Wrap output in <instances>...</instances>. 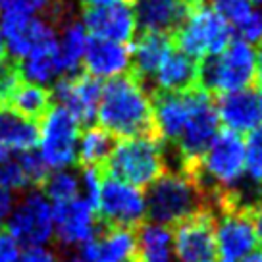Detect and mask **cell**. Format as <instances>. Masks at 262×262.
<instances>
[{
    "label": "cell",
    "instance_id": "obj_5",
    "mask_svg": "<svg viewBox=\"0 0 262 262\" xmlns=\"http://www.w3.org/2000/svg\"><path fill=\"white\" fill-rule=\"evenodd\" d=\"M254 62L256 50L253 45L241 39L231 41L220 54L201 62L199 83L212 97L249 89L254 81Z\"/></svg>",
    "mask_w": 262,
    "mask_h": 262
},
{
    "label": "cell",
    "instance_id": "obj_23",
    "mask_svg": "<svg viewBox=\"0 0 262 262\" xmlns=\"http://www.w3.org/2000/svg\"><path fill=\"white\" fill-rule=\"evenodd\" d=\"M50 106H52L50 91L45 89L42 85L29 83L24 79L14 91V95L10 97L6 108L14 110L16 114L24 116L31 122H41L50 110Z\"/></svg>",
    "mask_w": 262,
    "mask_h": 262
},
{
    "label": "cell",
    "instance_id": "obj_28",
    "mask_svg": "<svg viewBox=\"0 0 262 262\" xmlns=\"http://www.w3.org/2000/svg\"><path fill=\"white\" fill-rule=\"evenodd\" d=\"M254 2L256 0H210V6L233 27L253 14Z\"/></svg>",
    "mask_w": 262,
    "mask_h": 262
},
{
    "label": "cell",
    "instance_id": "obj_44",
    "mask_svg": "<svg viewBox=\"0 0 262 262\" xmlns=\"http://www.w3.org/2000/svg\"><path fill=\"white\" fill-rule=\"evenodd\" d=\"M189 4H199V2H203V0H187Z\"/></svg>",
    "mask_w": 262,
    "mask_h": 262
},
{
    "label": "cell",
    "instance_id": "obj_20",
    "mask_svg": "<svg viewBox=\"0 0 262 262\" xmlns=\"http://www.w3.org/2000/svg\"><path fill=\"white\" fill-rule=\"evenodd\" d=\"M137 262H180L173 253L172 231L158 224H141L137 228Z\"/></svg>",
    "mask_w": 262,
    "mask_h": 262
},
{
    "label": "cell",
    "instance_id": "obj_8",
    "mask_svg": "<svg viewBox=\"0 0 262 262\" xmlns=\"http://www.w3.org/2000/svg\"><path fill=\"white\" fill-rule=\"evenodd\" d=\"M0 33L16 60L31 56L45 49L58 47L56 25L47 17L21 16V14H0Z\"/></svg>",
    "mask_w": 262,
    "mask_h": 262
},
{
    "label": "cell",
    "instance_id": "obj_36",
    "mask_svg": "<svg viewBox=\"0 0 262 262\" xmlns=\"http://www.w3.org/2000/svg\"><path fill=\"white\" fill-rule=\"evenodd\" d=\"M251 214H253L254 231H256V239L262 243V201H256L251 206Z\"/></svg>",
    "mask_w": 262,
    "mask_h": 262
},
{
    "label": "cell",
    "instance_id": "obj_17",
    "mask_svg": "<svg viewBox=\"0 0 262 262\" xmlns=\"http://www.w3.org/2000/svg\"><path fill=\"white\" fill-rule=\"evenodd\" d=\"M214 106L218 112V120L231 131L251 133L260 125L258 95L251 89L218 95L214 98Z\"/></svg>",
    "mask_w": 262,
    "mask_h": 262
},
{
    "label": "cell",
    "instance_id": "obj_7",
    "mask_svg": "<svg viewBox=\"0 0 262 262\" xmlns=\"http://www.w3.org/2000/svg\"><path fill=\"white\" fill-rule=\"evenodd\" d=\"M98 222L116 228H139L147 218L145 193L102 172L98 191Z\"/></svg>",
    "mask_w": 262,
    "mask_h": 262
},
{
    "label": "cell",
    "instance_id": "obj_42",
    "mask_svg": "<svg viewBox=\"0 0 262 262\" xmlns=\"http://www.w3.org/2000/svg\"><path fill=\"white\" fill-rule=\"evenodd\" d=\"M6 158H8V150H6V147L0 143V162H4Z\"/></svg>",
    "mask_w": 262,
    "mask_h": 262
},
{
    "label": "cell",
    "instance_id": "obj_10",
    "mask_svg": "<svg viewBox=\"0 0 262 262\" xmlns=\"http://www.w3.org/2000/svg\"><path fill=\"white\" fill-rule=\"evenodd\" d=\"M172 243L180 262H216L212 210H203L176 224Z\"/></svg>",
    "mask_w": 262,
    "mask_h": 262
},
{
    "label": "cell",
    "instance_id": "obj_2",
    "mask_svg": "<svg viewBox=\"0 0 262 262\" xmlns=\"http://www.w3.org/2000/svg\"><path fill=\"white\" fill-rule=\"evenodd\" d=\"M145 208L150 224L172 228L203 210H210V196L195 176L168 170L148 185Z\"/></svg>",
    "mask_w": 262,
    "mask_h": 262
},
{
    "label": "cell",
    "instance_id": "obj_12",
    "mask_svg": "<svg viewBox=\"0 0 262 262\" xmlns=\"http://www.w3.org/2000/svg\"><path fill=\"white\" fill-rule=\"evenodd\" d=\"M102 85L87 74L64 75L54 81L50 98L58 106H64L79 123L91 125L97 118Z\"/></svg>",
    "mask_w": 262,
    "mask_h": 262
},
{
    "label": "cell",
    "instance_id": "obj_37",
    "mask_svg": "<svg viewBox=\"0 0 262 262\" xmlns=\"http://www.w3.org/2000/svg\"><path fill=\"white\" fill-rule=\"evenodd\" d=\"M10 208H12V195H10L6 189L0 187V226H2L4 218L8 216Z\"/></svg>",
    "mask_w": 262,
    "mask_h": 262
},
{
    "label": "cell",
    "instance_id": "obj_35",
    "mask_svg": "<svg viewBox=\"0 0 262 262\" xmlns=\"http://www.w3.org/2000/svg\"><path fill=\"white\" fill-rule=\"evenodd\" d=\"M17 262H56L54 258V254L47 251V249H41V247H29L27 251H25Z\"/></svg>",
    "mask_w": 262,
    "mask_h": 262
},
{
    "label": "cell",
    "instance_id": "obj_25",
    "mask_svg": "<svg viewBox=\"0 0 262 262\" xmlns=\"http://www.w3.org/2000/svg\"><path fill=\"white\" fill-rule=\"evenodd\" d=\"M19 68H21V75L25 81L37 83L42 87L49 83H54L64 74L62 66H60V58H58V47L39 50L31 56L24 58Z\"/></svg>",
    "mask_w": 262,
    "mask_h": 262
},
{
    "label": "cell",
    "instance_id": "obj_9",
    "mask_svg": "<svg viewBox=\"0 0 262 262\" xmlns=\"http://www.w3.org/2000/svg\"><path fill=\"white\" fill-rule=\"evenodd\" d=\"M42 122L41 156L49 168H66L77 158L79 122L64 106H50Z\"/></svg>",
    "mask_w": 262,
    "mask_h": 262
},
{
    "label": "cell",
    "instance_id": "obj_4",
    "mask_svg": "<svg viewBox=\"0 0 262 262\" xmlns=\"http://www.w3.org/2000/svg\"><path fill=\"white\" fill-rule=\"evenodd\" d=\"M231 41L233 27L205 2L193 4L183 24L172 35L173 47L199 62L220 54Z\"/></svg>",
    "mask_w": 262,
    "mask_h": 262
},
{
    "label": "cell",
    "instance_id": "obj_41",
    "mask_svg": "<svg viewBox=\"0 0 262 262\" xmlns=\"http://www.w3.org/2000/svg\"><path fill=\"white\" fill-rule=\"evenodd\" d=\"M6 58V42H4V37H2V33H0V62Z\"/></svg>",
    "mask_w": 262,
    "mask_h": 262
},
{
    "label": "cell",
    "instance_id": "obj_40",
    "mask_svg": "<svg viewBox=\"0 0 262 262\" xmlns=\"http://www.w3.org/2000/svg\"><path fill=\"white\" fill-rule=\"evenodd\" d=\"M241 262H262V251H253L251 254H247Z\"/></svg>",
    "mask_w": 262,
    "mask_h": 262
},
{
    "label": "cell",
    "instance_id": "obj_27",
    "mask_svg": "<svg viewBox=\"0 0 262 262\" xmlns=\"http://www.w3.org/2000/svg\"><path fill=\"white\" fill-rule=\"evenodd\" d=\"M42 187H45V193H47L50 201H54V205L74 201V199L79 196V191H81L79 180L70 172H56L52 176L49 173V178H47Z\"/></svg>",
    "mask_w": 262,
    "mask_h": 262
},
{
    "label": "cell",
    "instance_id": "obj_24",
    "mask_svg": "<svg viewBox=\"0 0 262 262\" xmlns=\"http://www.w3.org/2000/svg\"><path fill=\"white\" fill-rule=\"evenodd\" d=\"M116 137L100 125H89L83 131L77 148V158L83 168H104L108 156L116 145Z\"/></svg>",
    "mask_w": 262,
    "mask_h": 262
},
{
    "label": "cell",
    "instance_id": "obj_45",
    "mask_svg": "<svg viewBox=\"0 0 262 262\" xmlns=\"http://www.w3.org/2000/svg\"><path fill=\"white\" fill-rule=\"evenodd\" d=\"M125 262H137V258H135V256H133V258H129V260H125Z\"/></svg>",
    "mask_w": 262,
    "mask_h": 262
},
{
    "label": "cell",
    "instance_id": "obj_18",
    "mask_svg": "<svg viewBox=\"0 0 262 262\" xmlns=\"http://www.w3.org/2000/svg\"><path fill=\"white\" fill-rule=\"evenodd\" d=\"M199 75H201V62L173 47L160 62L152 81L158 91L183 93V91L201 87Z\"/></svg>",
    "mask_w": 262,
    "mask_h": 262
},
{
    "label": "cell",
    "instance_id": "obj_43",
    "mask_svg": "<svg viewBox=\"0 0 262 262\" xmlns=\"http://www.w3.org/2000/svg\"><path fill=\"white\" fill-rule=\"evenodd\" d=\"M258 110H260V122H262V91L258 93Z\"/></svg>",
    "mask_w": 262,
    "mask_h": 262
},
{
    "label": "cell",
    "instance_id": "obj_26",
    "mask_svg": "<svg viewBox=\"0 0 262 262\" xmlns=\"http://www.w3.org/2000/svg\"><path fill=\"white\" fill-rule=\"evenodd\" d=\"M0 14H21V16L47 14V19L56 27L72 17L66 0H0Z\"/></svg>",
    "mask_w": 262,
    "mask_h": 262
},
{
    "label": "cell",
    "instance_id": "obj_19",
    "mask_svg": "<svg viewBox=\"0 0 262 262\" xmlns=\"http://www.w3.org/2000/svg\"><path fill=\"white\" fill-rule=\"evenodd\" d=\"M173 49L172 37L160 33H141L131 49L129 74L145 87L155 77L164 56Z\"/></svg>",
    "mask_w": 262,
    "mask_h": 262
},
{
    "label": "cell",
    "instance_id": "obj_13",
    "mask_svg": "<svg viewBox=\"0 0 262 262\" xmlns=\"http://www.w3.org/2000/svg\"><path fill=\"white\" fill-rule=\"evenodd\" d=\"M85 29L98 39L127 45L135 39V16L131 4H108V6H85L83 10Z\"/></svg>",
    "mask_w": 262,
    "mask_h": 262
},
{
    "label": "cell",
    "instance_id": "obj_21",
    "mask_svg": "<svg viewBox=\"0 0 262 262\" xmlns=\"http://www.w3.org/2000/svg\"><path fill=\"white\" fill-rule=\"evenodd\" d=\"M41 141L37 122L16 114L10 108H0V143L14 150H33Z\"/></svg>",
    "mask_w": 262,
    "mask_h": 262
},
{
    "label": "cell",
    "instance_id": "obj_22",
    "mask_svg": "<svg viewBox=\"0 0 262 262\" xmlns=\"http://www.w3.org/2000/svg\"><path fill=\"white\" fill-rule=\"evenodd\" d=\"M60 27H62L60 39H58L60 66H62L64 74L74 75L77 74V70L83 62V56H85V49H87V41H89L87 39V29L75 17L66 19Z\"/></svg>",
    "mask_w": 262,
    "mask_h": 262
},
{
    "label": "cell",
    "instance_id": "obj_39",
    "mask_svg": "<svg viewBox=\"0 0 262 262\" xmlns=\"http://www.w3.org/2000/svg\"><path fill=\"white\" fill-rule=\"evenodd\" d=\"M83 6H108V4H120V2H125V4H131V0H81Z\"/></svg>",
    "mask_w": 262,
    "mask_h": 262
},
{
    "label": "cell",
    "instance_id": "obj_31",
    "mask_svg": "<svg viewBox=\"0 0 262 262\" xmlns=\"http://www.w3.org/2000/svg\"><path fill=\"white\" fill-rule=\"evenodd\" d=\"M17 160H19V166L27 178V183L31 187H42L47 178H49V166L45 164L42 156L37 155L35 150H25Z\"/></svg>",
    "mask_w": 262,
    "mask_h": 262
},
{
    "label": "cell",
    "instance_id": "obj_11",
    "mask_svg": "<svg viewBox=\"0 0 262 262\" xmlns=\"http://www.w3.org/2000/svg\"><path fill=\"white\" fill-rule=\"evenodd\" d=\"M52 208L39 191L27 193L8 220V231L25 247L45 245L52 237Z\"/></svg>",
    "mask_w": 262,
    "mask_h": 262
},
{
    "label": "cell",
    "instance_id": "obj_6",
    "mask_svg": "<svg viewBox=\"0 0 262 262\" xmlns=\"http://www.w3.org/2000/svg\"><path fill=\"white\" fill-rule=\"evenodd\" d=\"M218 131H220V120L214 106V97L208 95L203 87H195L189 120L181 131L180 139L176 141L173 147H170L176 152L180 164L178 170L181 172L191 170L206 152V148L210 147Z\"/></svg>",
    "mask_w": 262,
    "mask_h": 262
},
{
    "label": "cell",
    "instance_id": "obj_3",
    "mask_svg": "<svg viewBox=\"0 0 262 262\" xmlns=\"http://www.w3.org/2000/svg\"><path fill=\"white\" fill-rule=\"evenodd\" d=\"M102 172L125 181L137 189H147L162 173L168 172V158L158 137H127L120 139L108 156Z\"/></svg>",
    "mask_w": 262,
    "mask_h": 262
},
{
    "label": "cell",
    "instance_id": "obj_16",
    "mask_svg": "<svg viewBox=\"0 0 262 262\" xmlns=\"http://www.w3.org/2000/svg\"><path fill=\"white\" fill-rule=\"evenodd\" d=\"M85 74L95 79H112L131 68V49L123 42L93 37L85 49Z\"/></svg>",
    "mask_w": 262,
    "mask_h": 262
},
{
    "label": "cell",
    "instance_id": "obj_14",
    "mask_svg": "<svg viewBox=\"0 0 262 262\" xmlns=\"http://www.w3.org/2000/svg\"><path fill=\"white\" fill-rule=\"evenodd\" d=\"M97 210L85 201L74 199L70 203L54 205L52 208V222H56L58 241L66 247L83 245L85 241L95 237L98 229Z\"/></svg>",
    "mask_w": 262,
    "mask_h": 262
},
{
    "label": "cell",
    "instance_id": "obj_30",
    "mask_svg": "<svg viewBox=\"0 0 262 262\" xmlns=\"http://www.w3.org/2000/svg\"><path fill=\"white\" fill-rule=\"evenodd\" d=\"M245 172L254 181H262V127L249 133L245 141Z\"/></svg>",
    "mask_w": 262,
    "mask_h": 262
},
{
    "label": "cell",
    "instance_id": "obj_15",
    "mask_svg": "<svg viewBox=\"0 0 262 262\" xmlns=\"http://www.w3.org/2000/svg\"><path fill=\"white\" fill-rule=\"evenodd\" d=\"M191 6L187 0H131L135 25L141 33H160L168 37L178 31Z\"/></svg>",
    "mask_w": 262,
    "mask_h": 262
},
{
    "label": "cell",
    "instance_id": "obj_1",
    "mask_svg": "<svg viewBox=\"0 0 262 262\" xmlns=\"http://www.w3.org/2000/svg\"><path fill=\"white\" fill-rule=\"evenodd\" d=\"M97 118L102 129L120 139L156 137L150 95L129 72L102 85Z\"/></svg>",
    "mask_w": 262,
    "mask_h": 262
},
{
    "label": "cell",
    "instance_id": "obj_33",
    "mask_svg": "<svg viewBox=\"0 0 262 262\" xmlns=\"http://www.w3.org/2000/svg\"><path fill=\"white\" fill-rule=\"evenodd\" d=\"M233 33H237L241 41L249 42V45L258 42L262 39V16L254 10L249 17L239 21L237 25H233Z\"/></svg>",
    "mask_w": 262,
    "mask_h": 262
},
{
    "label": "cell",
    "instance_id": "obj_29",
    "mask_svg": "<svg viewBox=\"0 0 262 262\" xmlns=\"http://www.w3.org/2000/svg\"><path fill=\"white\" fill-rule=\"evenodd\" d=\"M21 81H24V75H21L19 62L4 58L0 62V108L8 106L10 97L14 95V91Z\"/></svg>",
    "mask_w": 262,
    "mask_h": 262
},
{
    "label": "cell",
    "instance_id": "obj_46",
    "mask_svg": "<svg viewBox=\"0 0 262 262\" xmlns=\"http://www.w3.org/2000/svg\"><path fill=\"white\" fill-rule=\"evenodd\" d=\"M258 2H262V0H258Z\"/></svg>",
    "mask_w": 262,
    "mask_h": 262
},
{
    "label": "cell",
    "instance_id": "obj_32",
    "mask_svg": "<svg viewBox=\"0 0 262 262\" xmlns=\"http://www.w3.org/2000/svg\"><path fill=\"white\" fill-rule=\"evenodd\" d=\"M0 187L2 189H17L24 191L25 187H29L27 178H25L24 170L19 166V160H4L0 162Z\"/></svg>",
    "mask_w": 262,
    "mask_h": 262
},
{
    "label": "cell",
    "instance_id": "obj_34",
    "mask_svg": "<svg viewBox=\"0 0 262 262\" xmlns=\"http://www.w3.org/2000/svg\"><path fill=\"white\" fill-rule=\"evenodd\" d=\"M19 243L8 229H0V262H17Z\"/></svg>",
    "mask_w": 262,
    "mask_h": 262
},
{
    "label": "cell",
    "instance_id": "obj_38",
    "mask_svg": "<svg viewBox=\"0 0 262 262\" xmlns=\"http://www.w3.org/2000/svg\"><path fill=\"white\" fill-rule=\"evenodd\" d=\"M254 81L260 87L262 91V47L260 50L256 52V62H254Z\"/></svg>",
    "mask_w": 262,
    "mask_h": 262
}]
</instances>
